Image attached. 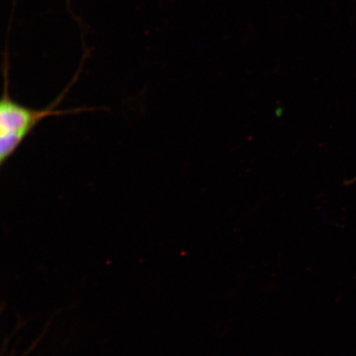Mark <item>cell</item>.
Wrapping results in <instances>:
<instances>
[{"mask_svg":"<svg viewBox=\"0 0 356 356\" xmlns=\"http://www.w3.org/2000/svg\"><path fill=\"white\" fill-rule=\"evenodd\" d=\"M75 80L67 86L47 108H30L13 100L10 95V71L8 64L4 65L3 90L0 102V165L3 167L8 161L24 140L37 128L40 122L50 117H59L70 114H78L95 109L80 108L69 110H57L56 106L63 101L67 93L74 86Z\"/></svg>","mask_w":356,"mask_h":356,"instance_id":"cell-1","label":"cell"}]
</instances>
